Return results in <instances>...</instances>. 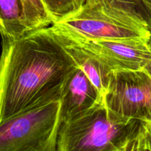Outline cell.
Wrapping results in <instances>:
<instances>
[{
    "mask_svg": "<svg viewBox=\"0 0 151 151\" xmlns=\"http://www.w3.org/2000/svg\"><path fill=\"white\" fill-rule=\"evenodd\" d=\"M1 39L0 123L37 103L60 99L63 82L77 66L49 27Z\"/></svg>",
    "mask_w": 151,
    "mask_h": 151,
    "instance_id": "obj_1",
    "label": "cell"
},
{
    "mask_svg": "<svg viewBox=\"0 0 151 151\" xmlns=\"http://www.w3.org/2000/svg\"><path fill=\"white\" fill-rule=\"evenodd\" d=\"M54 22L78 10L86 0H41Z\"/></svg>",
    "mask_w": 151,
    "mask_h": 151,
    "instance_id": "obj_11",
    "label": "cell"
},
{
    "mask_svg": "<svg viewBox=\"0 0 151 151\" xmlns=\"http://www.w3.org/2000/svg\"><path fill=\"white\" fill-rule=\"evenodd\" d=\"M151 151V122H142L129 151Z\"/></svg>",
    "mask_w": 151,
    "mask_h": 151,
    "instance_id": "obj_12",
    "label": "cell"
},
{
    "mask_svg": "<svg viewBox=\"0 0 151 151\" xmlns=\"http://www.w3.org/2000/svg\"><path fill=\"white\" fill-rule=\"evenodd\" d=\"M60 101L59 116L61 124L104 100L97 87L77 65L63 82Z\"/></svg>",
    "mask_w": 151,
    "mask_h": 151,
    "instance_id": "obj_7",
    "label": "cell"
},
{
    "mask_svg": "<svg viewBox=\"0 0 151 151\" xmlns=\"http://www.w3.org/2000/svg\"><path fill=\"white\" fill-rule=\"evenodd\" d=\"M119 4L141 16L151 27V8L144 0H114Z\"/></svg>",
    "mask_w": 151,
    "mask_h": 151,
    "instance_id": "obj_13",
    "label": "cell"
},
{
    "mask_svg": "<svg viewBox=\"0 0 151 151\" xmlns=\"http://www.w3.org/2000/svg\"><path fill=\"white\" fill-rule=\"evenodd\" d=\"M49 29L61 44L84 50L100 59L113 71L143 69L151 59L150 41L92 39L55 23Z\"/></svg>",
    "mask_w": 151,
    "mask_h": 151,
    "instance_id": "obj_5",
    "label": "cell"
},
{
    "mask_svg": "<svg viewBox=\"0 0 151 151\" xmlns=\"http://www.w3.org/2000/svg\"><path fill=\"white\" fill-rule=\"evenodd\" d=\"M142 122L121 116L100 102L60 124L57 151H129Z\"/></svg>",
    "mask_w": 151,
    "mask_h": 151,
    "instance_id": "obj_2",
    "label": "cell"
},
{
    "mask_svg": "<svg viewBox=\"0 0 151 151\" xmlns=\"http://www.w3.org/2000/svg\"><path fill=\"white\" fill-rule=\"evenodd\" d=\"M103 100L121 116L151 122V76L144 69L113 71Z\"/></svg>",
    "mask_w": 151,
    "mask_h": 151,
    "instance_id": "obj_6",
    "label": "cell"
},
{
    "mask_svg": "<svg viewBox=\"0 0 151 151\" xmlns=\"http://www.w3.org/2000/svg\"><path fill=\"white\" fill-rule=\"evenodd\" d=\"M146 2V4L149 6V7L151 8V0H144Z\"/></svg>",
    "mask_w": 151,
    "mask_h": 151,
    "instance_id": "obj_15",
    "label": "cell"
},
{
    "mask_svg": "<svg viewBox=\"0 0 151 151\" xmlns=\"http://www.w3.org/2000/svg\"><path fill=\"white\" fill-rule=\"evenodd\" d=\"M61 44L66 49L75 63L85 72L99 90L103 98H104L113 70L100 59L84 50L73 46Z\"/></svg>",
    "mask_w": 151,
    "mask_h": 151,
    "instance_id": "obj_8",
    "label": "cell"
},
{
    "mask_svg": "<svg viewBox=\"0 0 151 151\" xmlns=\"http://www.w3.org/2000/svg\"><path fill=\"white\" fill-rule=\"evenodd\" d=\"M150 44H151V41H150ZM143 69H144L145 70L146 72H147V73H148L151 76V59L148 62H147V64L145 66V67L143 68Z\"/></svg>",
    "mask_w": 151,
    "mask_h": 151,
    "instance_id": "obj_14",
    "label": "cell"
},
{
    "mask_svg": "<svg viewBox=\"0 0 151 151\" xmlns=\"http://www.w3.org/2000/svg\"><path fill=\"white\" fill-rule=\"evenodd\" d=\"M94 1V0H86V1ZM111 1H115L114 0H111Z\"/></svg>",
    "mask_w": 151,
    "mask_h": 151,
    "instance_id": "obj_16",
    "label": "cell"
},
{
    "mask_svg": "<svg viewBox=\"0 0 151 151\" xmlns=\"http://www.w3.org/2000/svg\"><path fill=\"white\" fill-rule=\"evenodd\" d=\"M27 32L21 0H0L1 38L17 39Z\"/></svg>",
    "mask_w": 151,
    "mask_h": 151,
    "instance_id": "obj_9",
    "label": "cell"
},
{
    "mask_svg": "<svg viewBox=\"0 0 151 151\" xmlns=\"http://www.w3.org/2000/svg\"><path fill=\"white\" fill-rule=\"evenodd\" d=\"M24 20L27 32L49 27L54 23L52 17L41 0H21Z\"/></svg>",
    "mask_w": 151,
    "mask_h": 151,
    "instance_id": "obj_10",
    "label": "cell"
},
{
    "mask_svg": "<svg viewBox=\"0 0 151 151\" xmlns=\"http://www.w3.org/2000/svg\"><path fill=\"white\" fill-rule=\"evenodd\" d=\"M54 23L92 39L151 41L149 24L135 12L111 0L86 1Z\"/></svg>",
    "mask_w": 151,
    "mask_h": 151,
    "instance_id": "obj_3",
    "label": "cell"
},
{
    "mask_svg": "<svg viewBox=\"0 0 151 151\" xmlns=\"http://www.w3.org/2000/svg\"><path fill=\"white\" fill-rule=\"evenodd\" d=\"M60 100L38 103L0 123V151H57Z\"/></svg>",
    "mask_w": 151,
    "mask_h": 151,
    "instance_id": "obj_4",
    "label": "cell"
}]
</instances>
